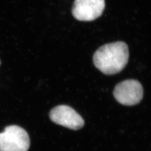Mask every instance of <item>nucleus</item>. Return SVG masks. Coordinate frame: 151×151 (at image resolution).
<instances>
[{
    "label": "nucleus",
    "instance_id": "1",
    "mask_svg": "<svg viewBox=\"0 0 151 151\" xmlns=\"http://www.w3.org/2000/svg\"><path fill=\"white\" fill-rule=\"evenodd\" d=\"M129 50L127 44L117 42L104 45L93 57L94 65L103 73L114 75L123 70L128 63Z\"/></svg>",
    "mask_w": 151,
    "mask_h": 151
},
{
    "label": "nucleus",
    "instance_id": "2",
    "mask_svg": "<svg viewBox=\"0 0 151 151\" xmlns=\"http://www.w3.org/2000/svg\"><path fill=\"white\" fill-rule=\"evenodd\" d=\"M29 147V136L20 127L10 125L0 133V151H27Z\"/></svg>",
    "mask_w": 151,
    "mask_h": 151
},
{
    "label": "nucleus",
    "instance_id": "3",
    "mask_svg": "<svg viewBox=\"0 0 151 151\" xmlns=\"http://www.w3.org/2000/svg\"><path fill=\"white\" fill-rule=\"evenodd\" d=\"M115 99L124 105H134L140 102L143 96V89L140 82L127 80L118 83L114 90Z\"/></svg>",
    "mask_w": 151,
    "mask_h": 151
},
{
    "label": "nucleus",
    "instance_id": "4",
    "mask_svg": "<svg viewBox=\"0 0 151 151\" xmlns=\"http://www.w3.org/2000/svg\"><path fill=\"white\" fill-rule=\"evenodd\" d=\"M105 7V0H75L72 12L78 20L90 22L102 15Z\"/></svg>",
    "mask_w": 151,
    "mask_h": 151
},
{
    "label": "nucleus",
    "instance_id": "5",
    "mask_svg": "<svg viewBox=\"0 0 151 151\" xmlns=\"http://www.w3.org/2000/svg\"><path fill=\"white\" fill-rule=\"evenodd\" d=\"M50 120L56 124L72 130H78L85 124L84 120L79 114L67 105H59L50 112Z\"/></svg>",
    "mask_w": 151,
    "mask_h": 151
},
{
    "label": "nucleus",
    "instance_id": "6",
    "mask_svg": "<svg viewBox=\"0 0 151 151\" xmlns=\"http://www.w3.org/2000/svg\"><path fill=\"white\" fill-rule=\"evenodd\" d=\"M0 64H1V61H0Z\"/></svg>",
    "mask_w": 151,
    "mask_h": 151
}]
</instances>
